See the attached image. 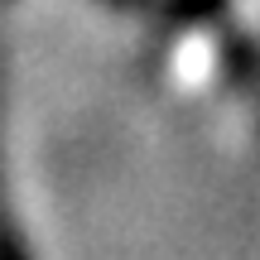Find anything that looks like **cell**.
<instances>
[{"mask_svg":"<svg viewBox=\"0 0 260 260\" xmlns=\"http://www.w3.org/2000/svg\"><path fill=\"white\" fill-rule=\"evenodd\" d=\"M0 260H34V251L24 241V226L15 217L10 174H5V63H0Z\"/></svg>","mask_w":260,"mask_h":260,"instance_id":"cell-1","label":"cell"},{"mask_svg":"<svg viewBox=\"0 0 260 260\" xmlns=\"http://www.w3.org/2000/svg\"><path fill=\"white\" fill-rule=\"evenodd\" d=\"M226 5H232V0H169V15H174L178 24H203V19L222 15Z\"/></svg>","mask_w":260,"mask_h":260,"instance_id":"cell-2","label":"cell"}]
</instances>
